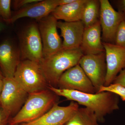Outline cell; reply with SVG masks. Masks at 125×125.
Instances as JSON below:
<instances>
[{"label":"cell","mask_w":125,"mask_h":125,"mask_svg":"<svg viewBox=\"0 0 125 125\" xmlns=\"http://www.w3.org/2000/svg\"><path fill=\"white\" fill-rule=\"evenodd\" d=\"M94 112L88 108H79L64 125H100Z\"/></svg>","instance_id":"cell-18"},{"label":"cell","mask_w":125,"mask_h":125,"mask_svg":"<svg viewBox=\"0 0 125 125\" xmlns=\"http://www.w3.org/2000/svg\"><path fill=\"white\" fill-rule=\"evenodd\" d=\"M57 87L60 89L76 90L87 93H96L92 82L79 64L62 74Z\"/></svg>","instance_id":"cell-10"},{"label":"cell","mask_w":125,"mask_h":125,"mask_svg":"<svg viewBox=\"0 0 125 125\" xmlns=\"http://www.w3.org/2000/svg\"><path fill=\"white\" fill-rule=\"evenodd\" d=\"M2 19L0 18V32L3 31L5 28V25L4 22V21H2Z\"/></svg>","instance_id":"cell-28"},{"label":"cell","mask_w":125,"mask_h":125,"mask_svg":"<svg viewBox=\"0 0 125 125\" xmlns=\"http://www.w3.org/2000/svg\"><path fill=\"white\" fill-rule=\"evenodd\" d=\"M47 88L58 96L78 103L93 111L99 123H103L105 117L119 109V96L109 92L87 93L71 90L62 89L49 85Z\"/></svg>","instance_id":"cell-1"},{"label":"cell","mask_w":125,"mask_h":125,"mask_svg":"<svg viewBox=\"0 0 125 125\" xmlns=\"http://www.w3.org/2000/svg\"><path fill=\"white\" fill-rule=\"evenodd\" d=\"M79 64L89 79L96 93L104 85L107 73L105 52L97 54L83 55Z\"/></svg>","instance_id":"cell-8"},{"label":"cell","mask_w":125,"mask_h":125,"mask_svg":"<svg viewBox=\"0 0 125 125\" xmlns=\"http://www.w3.org/2000/svg\"><path fill=\"white\" fill-rule=\"evenodd\" d=\"M3 87V81L2 80L0 81V98L1 94Z\"/></svg>","instance_id":"cell-29"},{"label":"cell","mask_w":125,"mask_h":125,"mask_svg":"<svg viewBox=\"0 0 125 125\" xmlns=\"http://www.w3.org/2000/svg\"><path fill=\"white\" fill-rule=\"evenodd\" d=\"M101 32L99 21L93 25L84 28L80 46L84 55L97 54L105 52L101 41Z\"/></svg>","instance_id":"cell-16"},{"label":"cell","mask_w":125,"mask_h":125,"mask_svg":"<svg viewBox=\"0 0 125 125\" xmlns=\"http://www.w3.org/2000/svg\"><path fill=\"white\" fill-rule=\"evenodd\" d=\"M99 22L102 32L103 42L115 44L117 30L123 21L121 13L114 10L108 0H100Z\"/></svg>","instance_id":"cell-9"},{"label":"cell","mask_w":125,"mask_h":125,"mask_svg":"<svg viewBox=\"0 0 125 125\" xmlns=\"http://www.w3.org/2000/svg\"><path fill=\"white\" fill-rule=\"evenodd\" d=\"M4 78V75L2 74L1 70L0 69V81L2 80Z\"/></svg>","instance_id":"cell-30"},{"label":"cell","mask_w":125,"mask_h":125,"mask_svg":"<svg viewBox=\"0 0 125 125\" xmlns=\"http://www.w3.org/2000/svg\"><path fill=\"white\" fill-rule=\"evenodd\" d=\"M80 47L78 49H62L39 63L48 85L57 88L62 74L70 68L79 64L83 55Z\"/></svg>","instance_id":"cell-3"},{"label":"cell","mask_w":125,"mask_h":125,"mask_svg":"<svg viewBox=\"0 0 125 125\" xmlns=\"http://www.w3.org/2000/svg\"><path fill=\"white\" fill-rule=\"evenodd\" d=\"M58 96L48 89L29 94L23 106L8 124L20 125L37 120L57 103Z\"/></svg>","instance_id":"cell-2"},{"label":"cell","mask_w":125,"mask_h":125,"mask_svg":"<svg viewBox=\"0 0 125 125\" xmlns=\"http://www.w3.org/2000/svg\"><path fill=\"white\" fill-rule=\"evenodd\" d=\"M109 92L120 96L122 101H125V87L119 84L111 83L108 86H101L97 93Z\"/></svg>","instance_id":"cell-20"},{"label":"cell","mask_w":125,"mask_h":125,"mask_svg":"<svg viewBox=\"0 0 125 125\" xmlns=\"http://www.w3.org/2000/svg\"><path fill=\"white\" fill-rule=\"evenodd\" d=\"M59 0V6H61L70 4L73 2L74 0Z\"/></svg>","instance_id":"cell-27"},{"label":"cell","mask_w":125,"mask_h":125,"mask_svg":"<svg viewBox=\"0 0 125 125\" xmlns=\"http://www.w3.org/2000/svg\"><path fill=\"white\" fill-rule=\"evenodd\" d=\"M9 117L0 106V125H7L10 120Z\"/></svg>","instance_id":"cell-25"},{"label":"cell","mask_w":125,"mask_h":125,"mask_svg":"<svg viewBox=\"0 0 125 125\" xmlns=\"http://www.w3.org/2000/svg\"><path fill=\"white\" fill-rule=\"evenodd\" d=\"M57 27L60 30L63 38L62 49L70 50L80 47L84 27L81 21L73 22L57 21Z\"/></svg>","instance_id":"cell-14"},{"label":"cell","mask_w":125,"mask_h":125,"mask_svg":"<svg viewBox=\"0 0 125 125\" xmlns=\"http://www.w3.org/2000/svg\"><path fill=\"white\" fill-rule=\"evenodd\" d=\"M0 106L9 117L19 111L27 100L29 94L23 89L13 78L4 77Z\"/></svg>","instance_id":"cell-6"},{"label":"cell","mask_w":125,"mask_h":125,"mask_svg":"<svg viewBox=\"0 0 125 125\" xmlns=\"http://www.w3.org/2000/svg\"><path fill=\"white\" fill-rule=\"evenodd\" d=\"M100 2L98 0H87L83 10L81 21L84 28L99 21Z\"/></svg>","instance_id":"cell-19"},{"label":"cell","mask_w":125,"mask_h":125,"mask_svg":"<svg viewBox=\"0 0 125 125\" xmlns=\"http://www.w3.org/2000/svg\"><path fill=\"white\" fill-rule=\"evenodd\" d=\"M105 49L107 73L104 86L112 83L121 71L125 69V47L103 42Z\"/></svg>","instance_id":"cell-11"},{"label":"cell","mask_w":125,"mask_h":125,"mask_svg":"<svg viewBox=\"0 0 125 125\" xmlns=\"http://www.w3.org/2000/svg\"><path fill=\"white\" fill-rule=\"evenodd\" d=\"M87 0H74L73 2L57 6L51 14L58 20L66 22L81 21Z\"/></svg>","instance_id":"cell-17"},{"label":"cell","mask_w":125,"mask_h":125,"mask_svg":"<svg viewBox=\"0 0 125 125\" xmlns=\"http://www.w3.org/2000/svg\"><path fill=\"white\" fill-rule=\"evenodd\" d=\"M118 11L121 13L125 17V0H119L115 1Z\"/></svg>","instance_id":"cell-26"},{"label":"cell","mask_w":125,"mask_h":125,"mask_svg":"<svg viewBox=\"0 0 125 125\" xmlns=\"http://www.w3.org/2000/svg\"><path fill=\"white\" fill-rule=\"evenodd\" d=\"M57 20L51 14L38 21L43 58H47L62 49V42L57 30Z\"/></svg>","instance_id":"cell-7"},{"label":"cell","mask_w":125,"mask_h":125,"mask_svg":"<svg viewBox=\"0 0 125 125\" xmlns=\"http://www.w3.org/2000/svg\"><path fill=\"white\" fill-rule=\"evenodd\" d=\"M41 0H15L12 1L14 9L18 10L32 3L40 1Z\"/></svg>","instance_id":"cell-23"},{"label":"cell","mask_w":125,"mask_h":125,"mask_svg":"<svg viewBox=\"0 0 125 125\" xmlns=\"http://www.w3.org/2000/svg\"><path fill=\"white\" fill-rule=\"evenodd\" d=\"M112 83L119 84L125 87V69L120 72L114 79Z\"/></svg>","instance_id":"cell-24"},{"label":"cell","mask_w":125,"mask_h":125,"mask_svg":"<svg viewBox=\"0 0 125 125\" xmlns=\"http://www.w3.org/2000/svg\"><path fill=\"white\" fill-rule=\"evenodd\" d=\"M79 107L78 103L73 101L66 106H59L57 103L40 118L20 125H64Z\"/></svg>","instance_id":"cell-12"},{"label":"cell","mask_w":125,"mask_h":125,"mask_svg":"<svg viewBox=\"0 0 125 125\" xmlns=\"http://www.w3.org/2000/svg\"><path fill=\"white\" fill-rule=\"evenodd\" d=\"M115 44L120 46L125 47V20L121 22L117 30Z\"/></svg>","instance_id":"cell-22"},{"label":"cell","mask_w":125,"mask_h":125,"mask_svg":"<svg viewBox=\"0 0 125 125\" xmlns=\"http://www.w3.org/2000/svg\"><path fill=\"white\" fill-rule=\"evenodd\" d=\"M20 56L19 49L10 40H5L0 44V67L4 77L13 78Z\"/></svg>","instance_id":"cell-15"},{"label":"cell","mask_w":125,"mask_h":125,"mask_svg":"<svg viewBox=\"0 0 125 125\" xmlns=\"http://www.w3.org/2000/svg\"><path fill=\"white\" fill-rule=\"evenodd\" d=\"M13 78L29 94L47 89L49 85L40 64L29 60L21 61Z\"/></svg>","instance_id":"cell-4"},{"label":"cell","mask_w":125,"mask_h":125,"mask_svg":"<svg viewBox=\"0 0 125 125\" xmlns=\"http://www.w3.org/2000/svg\"><path fill=\"white\" fill-rule=\"evenodd\" d=\"M10 0H0V18L4 22L10 23L12 18Z\"/></svg>","instance_id":"cell-21"},{"label":"cell","mask_w":125,"mask_h":125,"mask_svg":"<svg viewBox=\"0 0 125 125\" xmlns=\"http://www.w3.org/2000/svg\"><path fill=\"white\" fill-rule=\"evenodd\" d=\"M19 49L23 60L40 63L43 59L42 38L38 24L35 22L28 25L20 36Z\"/></svg>","instance_id":"cell-5"},{"label":"cell","mask_w":125,"mask_h":125,"mask_svg":"<svg viewBox=\"0 0 125 125\" xmlns=\"http://www.w3.org/2000/svg\"><path fill=\"white\" fill-rule=\"evenodd\" d=\"M59 6L58 0H41L30 4L16 11L12 15L10 23L26 17L40 20L51 14Z\"/></svg>","instance_id":"cell-13"}]
</instances>
